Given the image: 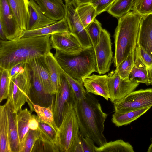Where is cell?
<instances>
[{"mask_svg": "<svg viewBox=\"0 0 152 152\" xmlns=\"http://www.w3.org/2000/svg\"><path fill=\"white\" fill-rule=\"evenodd\" d=\"M31 113L26 107L17 113V124L20 144L30 129L29 121L31 115Z\"/></svg>", "mask_w": 152, "mask_h": 152, "instance_id": "f546056e", "label": "cell"}, {"mask_svg": "<svg viewBox=\"0 0 152 152\" xmlns=\"http://www.w3.org/2000/svg\"><path fill=\"white\" fill-rule=\"evenodd\" d=\"M39 121L37 115H31L29 121V127L30 129L36 130L38 129Z\"/></svg>", "mask_w": 152, "mask_h": 152, "instance_id": "f6af8a7d", "label": "cell"}, {"mask_svg": "<svg viewBox=\"0 0 152 152\" xmlns=\"http://www.w3.org/2000/svg\"><path fill=\"white\" fill-rule=\"evenodd\" d=\"M137 45L152 57V14L142 16L141 19Z\"/></svg>", "mask_w": 152, "mask_h": 152, "instance_id": "e0dca14e", "label": "cell"}, {"mask_svg": "<svg viewBox=\"0 0 152 152\" xmlns=\"http://www.w3.org/2000/svg\"><path fill=\"white\" fill-rule=\"evenodd\" d=\"M29 11L26 31L38 29L57 21L52 20L45 15L34 0H29Z\"/></svg>", "mask_w": 152, "mask_h": 152, "instance_id": "2e32d148", "label": "cell"}, {"mask_svg": "<svg viewBox=\"0 0 152 152\" xmlns=\"http://www.w3.org/2000/svg\"><path fill=\"white\" fill-rule=\"evenodd\" d=\"M43 13L49 18L58 21L65 17L66 7L62 0H34Z\"/></svg>", "mask_w": 152, "mask_h": 152, "instance_id": "ac0fdd59", "label": "cell"}, {"mask_svg": "<svg viewBox=\"0 0 152 152\" xmlns=\"http://www.w3.org/2000/svg\"><path fill=\"white\" fill-rule=\"evenodd\" d=\"M73 106L71 107L66 113L58 127V145L59 152H69L79 131Z\"/></svg>", "mask_w": 152, "mask_h": 152, "instance_id": "52a82bcc", "label": "cell"}, {"mask_svg": "<svg viewBox=\"0 0 152 152\" xmlns=\"http://www.w3.org/2000/svg\"><path fill=\"white\" fill-rule=\"evenodd\" d=\"M34 152L59 151L57 146L39 137L36 142L31 151V152Z\"/></svg>", "mask_w": 152, "mask_h": 152, "instance_id": "f35d334b", "label": "cell"}, {"mask_svg": "<svg viewBox=\"0 0 152 152\" xmlns=\"http://www.w3.org/2000/svg\"><path fill=\"white\" fill-rule=\"evenodd\" d=\"M62 74L69 83L75 94L76 100L82 99L87 92L84 88L83 82L77 81L73 79L64 72L62 69Z\"/></svg>", "mask_w": 152, "mask_h": 152, "instance_id": "74e56055", "label": "cell"}, {"mask_svg": "<svg viewBox=\"0 0 152 152\" xmlns=\"http://www.w3.org/2000/svg\"><path fill=\"white\" fill-rule=\"evenodd\" d=\"M76 11L85 28L91 23L97 16L96 8L90 2L79 5L76 7Z\"/></svg>", "mask_w": 152, "mask_h": 152, "instance_id": "f1b7e54d", "label": "cell"}, {"mask_svg": "<svg viewBox=\"0 0 152 152\" xmlns=\"http://www.w3.org/2000/svg\"><path fill=\"white\" fill-rule=\"evenodd\" d=\"M65 17L69 31L77 38L83 48L93 47L86 30L83 25L76 11L77 5L73 0L65 2Z\"/></svg>", "mask_w": 152, "mask_h": 152, "instance_id": "9c48e42d", "label": "cell"}, {"mask_svg": "<svg viewBox=\"0 0 152 152\" xmlns=\"http://www.w3.org/2000/svg\"><path fill=\"white\" fill-rule=\"evenodd\" d=\"M134 0H116L107 12L113 17L118 18L131 11Z\"/></svg>", "mask_w": 152, "mask_h": 152, "instance_id": "4dcf8cb0", "label": "cell"}, {"mask_svg": "<svg viewBox=\"0 0 152 152\" xmlns=\"http://www.w3.org/2000/svg\"><path fill=\"white\" fill-rule=\"evenodd\" d=\"M0 39L4 41L8 40L5 36L3 27L0 24Z\"/></svg>", "mask_w": 152, "mask_h": 152, "instance_id": "7dc6e473", "label": "cell"}, {"mask_svg": "<svg viewBox=\"0 0 152 152\" xmlns=\"http://www.w3.org/2000/svg\"><path fill=\"white\" fill-rule=\"evenodd\" d=\"M68 31H69V26L64 18L53 24L38 29L24 31L20 38L51 35L57 33Z\"/></svg>", "mask_w": 152, "mask_h": 152, "instance_id": "44dd1931", "label": "cell"}, {"mask_svg": "<svg viewBox=\"0 0 152 152\" xmlns=\"http://www.w3.org/2000/svg\"><path fill=\"white\" fill-rule=\"evenodd\" d=\"M87 92L100 96L107 100L110 98L108 85V75L93 74L82 78Z\"/></svg>", "mask_w": 152, "mask_h": 152, "instance_id": "9a60e30c", "label": "cell"}, {"mask_svg": "<svg viewBox=\"0 0 152 152\" xmlns=\"http://www.w3.org/2000/svg\"><path fill=\"white\" fill-rule=\"evenodd\" d=\"M148 152H152V142L151 144L150 145L148 149V151H147Z\"/></svg>", "mask_w": 152, "mask_h": 152, "instance_id": "681fc988", "label": "cell"}, {"mask_svg": "<svg viewBox=\"0 0 152 152\" xmlns=\"http://www.w3.org/2000/svg\"><path fill=\"white\" fill-rule=\"evenodd\" d=\"M133 148L129 142L121 139L107 142L103 145L96 147V152H134Z\"/></svg>", "mask_w": 152, "mask_h": 152, "instance_id": "4316f807", "label": "cell"}, {"mask_svg": "<svg viewBox=\"0 0 152 152\" xmlns=\"http://www.w3.org/2000/svg\"><path fill=\"white\" fill-rule=\"evenodd\" d=\"M0 102L8 98L10 77L9 71L0 67Z\"/></svg>", "mask_w": 152, "mask_h": 152, "instance_id": "836d02e7", "label": "cell"}, {"mask_svg": "<svg viewBox=\"0 0 152 152\" xmlns=\"http://www.w3.org/2000/svg\"><path fill=\"white\" fill-rule=\"evenodd\" d=\"M147 66L141 60H134V66L129 76V79L136 83H143L148 86L150 85L147 70Z\"/></svg>", "mask_w": 152, "mask_h": 152, "instance_id": "484cf974", "label": "cell"}, {"mask_svg": "<svg viewBox=\"0 0 152 152\" xmlns=\"http://www.w3.org/2000/svg\"><path fill=\"white\" fill-rule=\"evenodd\" d=\"M50 40L52 48L69 54L78 53L83 48L77 37L70 31L53 34Z\"/></svg>", "mask_w": 152, "mask_h": 152, "instance_id": "5bb4252c", "label": "cell"}, {"mask_svg": "<svg viewBox=\"0 0 152 152\" xmlns=\"http://www.w3.org/2000/svg\"><path fill=\"white\" fill-rule=\"evenodd\" d=\"M31 69L32 71L31 85L27 102L32 112L34 111L33 104L48 107L53 103L54 98L53 95L45 92L37 72L33 69Z\"/></svg>", "mask_w": 152, "mask_h": 152, "instance_id": "4fadbf2b", "label": "cell"}, {"mask_svg": "<svg viewBox=\"0 0 152 152\" xmlns=\"http://www.w3.org/2000/svg\"><path fill=\"white\" fill-rule=\"evenodd\" d=\"M138 46L140 57L147 67L152 65V57L147 53L142 47L138 45Z\"/></svg>", "mask_w": 152, "mask_h": 152, "instance_id": "7bdbcfd3", "label": "cell"}, {"mask_svg": "<svg viewBox=\"0 0 152 152\" xmlns=\"http://www.w3.org/2000/svg\"><path fill=\"white\" fill-rule=\"evenodd\" d=\"M74 2L77 6L79 5L85 3L90 2L91 0H73Z\"/></svg>", "mask_w": 152, "mask_h": 152, "instance_id": "c3c4849f", "label": "cell"}, {"mask_svg": "<svg viewBox=\"0 0 152 152\" xmlns=\"http://www.w3.org/2000/svg\"><path fill=\"white\" fill-rule=\"evenodd\" d=\"M131 11L143 16L152 14V0H134Z\"/></svg>", "mask_w": 152, "mask_h": 152, "instance_id": "8d00e7d4", "label": "cell"}, {"mask_svg": "<svg viewBox=\"0 0 152 152\" xmlns=\"http://www.w3.org/2000/svg\"><path fill=\"white\" fill-rule=\"evenodd\" d=\"M83 137V136L79 131L69 152H83L82 144Z\"/></svg>", "mask_w": 152, "mask_h": 152, "instance_id": "b9f144b4", "label": "cell"}, {"mask_svg": "<svg viewBox=\"0 0 152 152\" xmlns=\"http://www.w3.org/2000/svg\"><path fill=\"white\" fill-rule=\"evenodd\" d=\"M147 70L149 80L152 85V64L147 67Z\"/></svg>", "mask_w": 152, "mask_h": 152, "instance_id": "bcb514c9", "label": "cell"}, {"mask_svg": "<svg viewBox=\"0 0 152 152\" xmlns=\"http://www.w3.org/2000/svg\"><path fill=\"white\" fill-rule=\"evenodd\" d=\"M53 105V116L59 127L69 108L74 106L76 99L68 81L62 74Z\"/></svg>", "mask_w": 152, "mask_h": 152, "instance_id": "8992f818", "label": "cell"}, {"mask_svg": "<svg viewBox=\"0 0 152 152\" xmlns=\"http://www.w3.org/2000/svg\"><path fill=\"white\" fill-rule=\"evenodd\" d=\"M26 63L18 64L9 70L10 78L17 75L23 72L24 70Z\"/></svg>", "mask_w": 152, "mask_h": 152, "instance_id": "ee69618b", "label": "cell"}, {"mask_svg": "<svg viewBox=\"0 0 152 152\" xmlns=\"http://www.w3.org/2000/svg\"><path fill=\"white\" fill-rule=\"evenodd\" d=\"M39 137V132L38 129H29L23 142L20 144L19 152H31L36 142Z\"/></svg>", "mask_w": 152, "mask_h": 152, "instance_id": "d6a6232c", "label": "cell"}, {"mask_svg": "<svg viewBox=\"0 0 152 152\" xmlns=\"http://www.w3.org/2000/svg\"><path fill=\"white\" fill-rule=\"evenodd\" d=\"M134 50L130 52L127 57L116 68L118 75L123 79L129 78V74L134 66Z\"/></svg>", "mask_w": 152, "mask_h": 152, "instance_id": "e575fe53", "label": "cell"}, {"mask_svg": "<svg viewBox=\"0 0 152 152\" xmlns=\"http://www.w3.org/2000/svg\"><path fill=\"white\" fill-rule=\"evenodd\" d=\"M94 143L91 138L83 136L82 144L83 152H96V147Z\"/></svg>", "mask_w": 152, "mask_h": 152, "instance_id": "60d3db41", "label": "cell"}, {"mask_svg": "<svg viewBox=\"0 0 152 152\" xmlns=\"http://www.w3.org/2000/svg\"><path fill=\"white\" fill-rule=\"evenodd\" d=\"M65 1V2H66V1H69V0H64Z\"/></svg>", "mask_w": 152, "mask_h": 152, "instance_id": "f907efd6", "label": "cell"}, {"mask_svg": "<svg viewBox=\"0 0 152 152\" xmlns=\"http://www.w3.org/2000/svg\"><path fill=\"white\" fill-rule=\"evenodd\" d=\"M32 71L27 63L23 72L10 78L7 99L17 113L21 110L29 98Z\"/></svg>", "mask_w": 152, "mask_h": 152, "instance_id": "5b68a950", "label": "cell"}, {"mask_svg": "<svg viewBox=\"0 0 152 152\" xmlns=\"http://www.w3.org/2000/svg\"><path fill=\"white\" fill-rule=\"evenodd\" d=\"M58 64L66 74L75 80L82 82V78L98 72L94 47L83 48L80 52L69 54L56 50L54 55Z\"/></svg>", "mask_w": 152, "mask_h": 152, "instance_id": "277c9868", "label": "cell"}, {"mask_svg": "<svg viewBox=\"0 0 152 152\" xmlns=\"http://www.w3.org/2000/svg\"><path fill=\"white\" fill-rule=\"evenodd\" d=\"M129 78L123 79L116 69L112 70L108 75V85L111 102L120 100L134 91L139 85Z\"/></svg>", "mask_w": 152, "mask_h": 152, "instance_id": "8fae6325", "label": "cell"}, {"mask_svg": "<svg viewBox=\"0 0 152 152\" xmlns=\"http://www.w3.org/2000/svg\"><path fill=\"white\" fill-rule=\"evenodd\" d=\"M116 0H91V3L96 8L97 15L107 11Z\"/></svg>", "mask_w": 152, "mask_h": 152, "instance_id": "ab89813d", "label": "cell"}, {"mask_svg": "<svg viewBox=\"0 0 152 152\" xmlns=\"http://www.w3.org/2000/svg\"><path fill=\"white\" fill-rule=\"evenodd\" d=\"M44 56L37 57L27 63L37 72L45 92L54 95L50 77L44 61Z\"/></svg>", "mask_w": 152, "mask_h": 152, "instance_id": "d6986e66", "label": "cell"}, {"mask_svg": "<svg viewBox=\"0 0 152 152\" xmlns=\"http://www.w3.org/2000/svg\"><path fill=\"white\" fill-rule=\"evenodd\" d=\"M50 35L0 41V67L10 70L16 65L27 63L50 52Z\"/></svg>", "mask_w": 152, "mask_h": 152, "instance_id": "6da1fadb", "label": "cell"}, {"mask_svg": "<svg viewBox=\"0 0 152 152\" xmlns=\"http://www.w3.org/2000/svg\"><path fill=\"white\" fill-rule=\"evenodd\" d=\"M44 61L49 73L53 90L55 94L59 85L62 69L54 56L50 52L44 56Z\"/></svg>", "mask_w": 152, "mask_h": 152, "instance_id": "603a6c76", "label": "cell"}, {"mask_svg": "<svg viewBox=\"0 0 152 152\" xmlns=\"http://www.w3.org/2000/svg\"><path fill=\"white\" fill-rule=\"evenodd\" d=\"M0 24L7 40L20 39L23 31L19 25L7 0H0Z\"/></svg>", "mask_w": 152, "mask_h": 152, "instance_id": "7c38bea8", "label": "cell"}, {"mask_svg": "<svg viewBox=\"0 0 152 152\" xmlns=\"http://www.w3.org/2000/svg\"><path fill=\"white\" fill-rule=\"evenodd\" d=\"M0 152H11L8 118L5 104L0 106Z\"/></svg>", "mask_w": 152, "mask_h": 152, "instance_id": "cb8c5ba5", "label": "cell"}, {"mask_svg": "<svg viewBox=\"0 0 152 152\" xmlns=\"http://www.w3.org/2000/svg\"><path fill=\"white\" fill-rule=\"evenodd\" d=\"M38 129L39 132V138L56 145L58 148V133L52 127L47 124L40 122Z\"/></svg>", "mask_w": 152, "mask_h": 152, "instance_id": "1f68e13d", "label": "cell"}, {"mask_svg": "<svg viewBox=\"0 0 152 152\" xmlns=\"http://www.w3.org/2000/svg\"><path fill=\"white\" fill-rule=\"evenodd\" d=\"M88 35L94 48L98 43L102 30L101 23L95 19L85 28Z\"/></svg>", "mask_w": 152, "mask_h": 152, "instance_id": "d590c367", "label": "cell"}, {"mask_svg": "<svg viewBox=\"0 0 152 152\" xmlns=\"http://www.w3.org/2000/svg\"><path fill=\"white\" fill-rule=\"evenodd\" d=\"M94 48L97 73L99 74H105L109 71L113 59L110 34L107 30L102 28L99 42Z\"/></svg>", "mask_w": 152, "mask_h": 152, "instance_id": "30bf717a", "label": "cell"}, {"mask_svg": "<svg viewBox=\"0 0 152 152\" xmlns=\"http://www.w3.org/2000/svg\"><path fill=\"white\" fill-rule=\"evenodd\" d=\"M142 17L131 11L118 18L114 34L115 52L113 58L116 68L135 49Z\"/></svg>", "mask_w": 152, "mask_h": 152, "instance_id": "3957f363", "label": "cell"}, {"mask_svg": "<svg viewBox=\"0 0 152 152\" xmlns=\"http://www.w3.org/2000/svg\"><path fill=\"white\" fill-rule=\"evenodd\" d=\"M113 103L115 112H124L152 107V88L133 91Z\"/></svg>", "mask_w": 152, "mask_h": 152, "instance_id": "ba28073f", "label": "cell"}, {"mask_svg": "<svg viewBox=\"0 0 152 152\" xmlns=\"http://www.w3.org/2000/svg\"><path fill=\"white\" fill-rule=\"evenodd\" d=\"M5 104L8 118L10 143L11 152H19L20 144L17 124L18 113L14 111L8 99Z\"/></svg>", "mask_w": 152, "mask_h": 152, "instance_id": "ffe728a7", "label": "cell"}, {"mask_svg": "<svg viewBox=\"0 0 152 152\" xmlns=\"http://www.w3.org/2000/svg\"><path fill=\"white\" fill-rule=\"evenodd\" d=\"M18 22L23 31L26 30L29 0H7Z\"/></svg>", "mask_w": 152, "mask_h": 152, "instance_id": "7402d4cb", "label": "cell"}, {"mask_svg": "<svg viewBox=\"0 0 152 152\" xmlns=\"http://www.w3.org/2000/svg\"><path fill=\"white\" fill-rule=\"evenodd\" d=\"M73 107L82 136L91 138L99 146L106 142L103 132L107 115L96 97L86 92L82 99L76 100Z\"/></svg>", "mask_w": 152, "mask_h": 152, "instance_id": "7a4b0ae2", "label": "cell"}, {"mask_svg": "<svg viewBox=\"0 0 152 152\" xmlns=\"http://www.w3.org/2000/svg\"><path fill=\"white\" fill-rule=\"evenodd\" d=\"M53 103L48 107H42L33 104L34 111L37 114L39 122L48 124L52 127L57 133L59 128L54 120L53 112Z\"/></svg>", "mask_w": 152, "mask_h": 152, "instance_id": "83f0119b", "label": "cell"}, {"mask_svg": "<svg viewBox=\"0 0 152 152\" xmlns=\"http://www.w3.org/2000/svg\"><path fill=\"white\" fill-rule=\"evenodd\" d=\"M151 107H146L124 112H115L111 121L116 126L120 127L130 124L147 112Z\"/></svg>", "mask_w": 152, "mask_h": 152, "instance_id": "d4e9b609", "label": "cell"}]
</instances>
